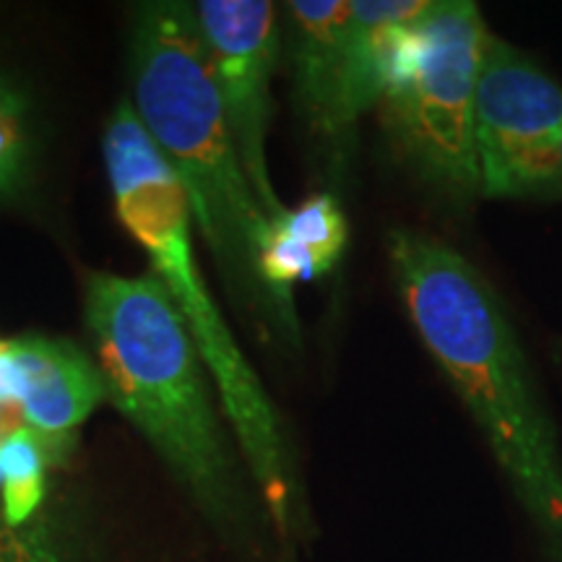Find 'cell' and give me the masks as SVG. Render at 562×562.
<instances>
[{
  "instance_id": "obj_2",
  "label": "cell",
  "mask_w": 562,
  "mask_h": 562,
  "mask_svg": "<svg viewBox=\"0 0 562 562\" xmlns=\"http://www.w3.org/2000/svg\"><path fill=\"white\" fill-rule=\"evenodd\" d=\"M83 321L108 402L149 440L201 516L227 542L252 550L269 518L248 490L214 381L165 284L154 273H89Z\"/></svg>"
},
{
  "instance_id": "obj_11",
  "label": "cell",
  "mask_w": 562,
  "mask_h": 562,
  "mask_svg": "<svg viewBox=\"0 0 562 562\" xmlns=\"http://www.w3.org/2000/svg\"><path fill=\"white\" fill-rule=\"evenodd\" d=\"M0 562H87L60 513L40 510L24 526H0Z\"/></svg>"
},
{
  "instance_id": "obj_6",
  "label": "cell",
  "mask_w": 562,
  "mask_h": 562,
  "mask_svg": "<svg viewBox=\"0 0 562 562\" xmlns=\"http://www.w3.org/2000/svg\"><path fill=\"white\" fill-rule=\"evenodd\" d=\"M482 199L562 193V87L510 42L487 34L474 104Z\"/></svg>"
},
{
  "instance_id": "obj_10",
  "label": "cell",
  "mask_w": 562,
  "mask_h": 562,
  "mask_svg": "<svg viewBox=\"0 0 562 562\" xmlns=\"http://www.w3.org/2000/svg\"><path fill=\"white\" fill-rule=\"evenodd\" d=\"M50 456L45 442L30 427H19L0 438V487H3V524L24 526L45 501V469Z\"/></svg>"
},
{
  "instance_id": "obj_4",
  "label": "cell",
  "mask_w": 562,
  "mask_h": 562,
  "mask_svg": "<svg viewBox=\"0 0 562 562\" xmlns=\"http://www.w3.org/2000/svg\"><path fill=\"white\" fill-rule=\"evenodd\" d=\"M102 154L117 220L146 250L151 273L186 321L271 531L281 544H290L292 537L305 533L307 513L281 419L195 263L193 211L186 188L146 133L131 100L112 112Z\"/></svg>"
},
{
  "instance_id": "obj_9",
  "label": "cell",
  "mask_w": 562,
  "mask_h": 562,
  "mask_svg": "<svg viewBox=\"0 0 562 562\" xmlns=\"http://www.w3.org/2000/svg\"><path fill=\"white\" fill-rule=\"evenodd\" d=\"M26 378L21 419L40 435L50 463L66 459L76 430L91 412L108 402L102 372L91 357L66 339L24 336L9 341Z\"/></svg>"
},
{
  "instance_id": "obj_7",
  "label": "cell",
  "mask_w": 562,
  "mask_h": 562,
  "mask_svg": "<svg viewBox=\"0 0 562 562\" xmlns=\"http://www.w3.org/2000/svg\"><path fill=\"white\" fill-rule=\"evenodd\" d=\"M195 21L209 47L211 68L237 154L269 220L286 206L273 191L266 138L271 123V79L279 63V11L269 0H201Z\"/></svg>"
},
{
  "instance_id": "obj_14",
  "label": "cell",
  "mask_w": 562,
  "mask_h": 562,
  "mask_svg": "<svg viewBox=\"0 0 562 562\" xmlns=\"http://www.w3.org/2000/svg\"><path fill=\"white\" fill-rule=\"evenodd\" d=\"M554 357H558V362L562 364V339L558 341V347H554Z\"/></svg>"
},
{
  "instance_id": "obj_3",
  "label": "cell",
  "mask_w": 562,
  "mask_h": 562,
  "mask_svg": "<svg viewBox=\"0 0 562 562\" xmlns=\"http://www.w3.org/2000/svg\"><path fill=\"white\" fill-rule=\"evenodd\" d=\"M131 79L133 108L186 188L193 222L237 315L261 341L300 347V321L281 311L258 273L271 220L237 154L193 5H140Z\"/></svg>"
},
{
  "instance_id": "obj_16",
  "label": "cell",
  "mask_w": 562,
  "mask_h": 562,
  "mask_svg": "<svg viewBox=\"0 0 562 562\" xmlns=\"http://www.w3.org/2000/svg\"><path fill=\"white\" fill-rule=\"evenodd\" d=\"M0 344H3V341H0Z\"/></svg>"
},
{
  "instance_id": "obj_15",
  "label": "cell",
  "mask_w": 562,
  "mask_h": 562,
  "mask_svg": "<svg viewBox=\"0 0 562 562\" xmlns=\"http://www.w3.org/2000/svg\"><path fill=\"white\" fill-rule=\"evenodd\" d=\"M0 87H3V81H0Z\"/></svg>"
},
{
  "instance_id": "obj_1",
  "label": "cell",
  "mask_w": 562,
  "mask_h": 562,
  "mask_svg": "<svg viewBox=\"0 0 562 562\" xmlns=\"http://www.w3.org/2000/svg\"><path fill=\"white\" fill-rule=\"evenodd\" d=\"M385 248L414 331L487 440L544 558L562 562L560 432L503 300L435 235L396 227Z\"/></svg>"
},
{
  "instance_id": "obj_13",
  "label": "cell",
  "mask_w": 562,
  "mask_h": 562,
  "mask_svg": "<svg viewBox=\"0 0 562 562\" xmlns=\"http://www.w3.org/2000/svg\"><path fill=\"white\" fill-rule=\"evenodd\" d=\"M26 165L24 104L19 94L3 83L0 87V195L16 191Z\"/></svg>"
},
{
  "instance_id": "obj_5",
  "label": "cell",
  "mask_w": 562,
  "mask_h": 562,
  "mask_svg": "<svg viewBox=\"0 0 562 562\" xmlns=\"http://www.w3.org/2000/svg\"><path fill=\"white\" fill-rule=\"evenodd\" d=\"M487 34L476 3L430 0L378 102L393 157L453 211H469L482 199L474 104Z\"/></svg>"
},
{
  "instance_id": "obj_12",
  "label": "cell",
  "mask_w": 562,
  "mask_h": 562,
  "mask_svg": "<svg viewBox=\"0 0 562 562\" xmlns=\"http://www.w3.org/2000/svg\"><path fill=\"white\" fill-rule=\"evenodd\" d=\"M271 224L281 235L315 252L328 271L339 261L349 240L347 220H344L339 201L331 193L311 195L302 206L286 209V214Z\"/></svg>"
},
{
  "instance_id": "obj_8",
  "label": "cell",
  "mask_w": 562,
  "mask_h": 562,
  "mask_svg": "<svg viewBox=\"0 0 562 562\" xmlns=\"http://www.w3.org/2000/svg\"><path fill=\"white\" fill-rule=\"evenodd\" d=\"M294 91L307 128L336 172L355 149L357 128L347 115V26L351 0H292Z\"/></svg>"
}]
</instances>
